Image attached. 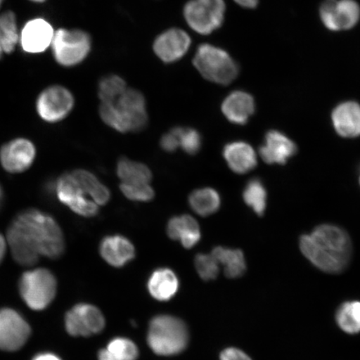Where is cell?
I'll return each instance as SVG.
<instances>
[{
  "label": "cell",
  "mask_w": 360,
  "mask_h": 360,
  "mask_svg": "<svg viewBox=\"0 0 360 360\" xmlns=\"http://www.w3.org/2000/svg\"><path fill=\"white\" fill-rule=\"evenodd\" d=\"M3 53H4L3 49L1 47V45H0V58H1Z\"/></svg>",
  "instance_id": "obj_44"
},
{
  "label": "cell",
  "mask_w": 360,
  "mask_h": 360,
  "mask_svg": "<svg viewBox=\"0 0 360 360\" xmlns=\"http://www.w3.org/2000/svg\"><path fill=\"white\" fill-rule=\"evenodd\" d=\"M221 110L223 114L231 123L244 125L255 114L254 98L244 91H235L224 98Z\"/></svg>",
  "instance_id": "obj_20"
},
{
  "label": "cell",
  "mask_w": 360,
  "mask_h": 360,
  "mask_svg": "<svg viewBox=\"0 0 360 360\" xmlns=\"http://www.w3.org/2000/svg\"><path fill=\"white\" fill-rule=\"evenodd\" d=\"M4 200V190L1 184H0V208H1L2 202Z\"/></svg>",
  "instance_id": "obj_42"
},
{
  "label": "cell",
  "mask_w": 360,
  "mask_h": 360,
  "mask_svg": "<svg viewBox=\"0 0 360 360\" xmlns=\"http://www.w3.org/2000/svg\"><path fill=\"white\" fill-rule=\"evenodd\" d=\"M245 204L253 210L255 214L262 216L266 209L267 191L259 179H251L248 182L243 193Z\"/></svg>",
  "instance_id": "obj_30"
},
{
  "label": "cell",
  "mask_w": 360,
  "mask_h": 360,
  "mask_svg": "<svg viewBox=\"0 0 360 360\" xmlns=\"http://www.w3.org/2000/svg\"><path fill=\"white\" fill-rule=\"evenodd\" d=\"M117 360H136L139 349L132 340L119 337L112 340L107 348Z\"/></svg>",
  "instance_id": "obj_33"
},
{
  "label": "cell",
  "mask_w": 360,
  "mask_h": 360,
  "mask_svg": "<svg viewBox=\"0 0 360 360\" xmlns=\"http://www.w3.org/2000/svg\"><path fill=\"white\" fill-rule=\"evenodd\" d=\"M30 335V326L19 312L11 308L0 309V349L19 350Z\"/></svg>",
  "instance_id": "obj_10"
},
{
  "label": "cell",
  "mask_w": 360,
  "mask_h": 360,
  "mask_svg": "<svg viewBox=\"0 0 360 360\" xmlns=\"http://www.w3.org/2000/svg\"><path fill=\"white\" fill-rule=\"evenodd\" d=\"M30 1H32L34 3H43L46 1V0H30Z\"/></svg>",
  "instance_id": "obj_43"
},
{
  "label": "cell",
  "mask_w": 360,
  "mask_h": 360,
  "mask_svg": "<svg viewBox=\"0 0 360 360\" xmlns=\"http://www.w3.org/2000/svg\"><path fill=\"white\" fill-rule=\"evenodd\" d=\"M148 345L161 356H172L186 349L188 328L181 319L171 315H158L148 326Z\"/></svg>",
  "instance_id": "obj_3"
},
{
  "label": "cell",
  "mask_w": 360,
  "mask_h": 360,
  "mask_svg": "<svg viewBox=\"0 0 360 360\" xmlns=\"http://www.w3.org/2000/svg\"><path fill=\"white\" fill-rule=\"evenodd\" d=\"M65 328L75 337H88L101 333L105 326V319L96 306L79 304L65 315Z\"/></svg>",
  "instance_id": "obj_11"
},
{
  "label": "cell",
  "mask_w": 360,
  "mask_h": 360,
  "mask_svg": "<svg viewBox=\"0 0 360 360\" xmlns=\"http://www.w3.org/2000/svg\"><path fill=\"white\" fill-rule=\"evenodd\" d=\"M300 248L310 263L321 271L338 274L348 268L353 246L348 233L333 224H322L300 237Z\"/></svg>",
  "instance_id": "obj_2"
},
{
  "label": "cell",
  "mask_w": 360,
  "mask_h": 360,
  "mask_svg": "<svg viewBox=\"0 0 360 360\" xmlns=\"http://www.w3.org/2000/svg\"><path fill=\"white\" fill-rule=\"evenodd\" d=\"M85 193H89L98 205H106L110 199L109 188L103 186L89 171L78 169L71 173Z\"/></svg>",
  "instance_id": "obj_27"
},
{
  "label": "cell",
  "mask_w": 360,
  "mask_h": 360,
  "mask_svg": "<svg viewBox=\"0 0 360 360\" xmlns=\"http://www.w3.org/2000/svg\"><path fill=\"white\" fill-rule=\"evenodd\" d=\"M75 106V98L69 89L60 85L49 86L36 101V110L45 122L57 123L65 120Z\"/></svg>",
  "instance_id": "obj_9"
},
{
  "label": "cell",
  "mask_w": 360,
  "mask_h": 360,
  "mask_svg": "<svg viewBox=\"0 0 360 360\" xmlns=\"http://www.w3.org/2000/svg\"><path fill=\"white\" fill-rule=\"evenodd\" d=\"M117 174L124 183L148 184L151 181L152 173L146 165L121 158L117 165Z\"/></svg>",
  "instance_id": "obj_26"
},
{
  "label": "cell",
  "mask_w": 360,
  "mask_h": 360,
  "mask_svg": "<svg viewBox=\"0 0 360 360\" xmlns=\"http://www.w3.org/2000/svg\"><path fill=\"white\" fill-rule=\"evenodd\" d=\"M7 243L6 238L0 233V264H1L4 255L6 254Z\"/></svg>",
  "instance_id": "obj_40"
},
{
  "label": "cell",
  "mask_w": 360,
  "mask_h": 360,
  "mask_svg": "<svg viewBox=\"0 0 360 360\" xmlns=\"http://www.w3.org/2000/svg\"><path fill=\"white\" fill-rule=\"evenodd\" d=\"M195 265L198 274L202 281H214L219 276V264L212 254H199L196 255Z\"/></svg>",
  "instance_id": "obj_34"
},
{
  "label": "cell",
  "mask_w": 360,
  "mask_h": 360,
  "mask_svg": "<svg viewBox=\"0 0 360 360\" xmlns=\"http://www.w3.org/2000/svg\"><path fill=\"white\" fill-rule=\"evenodd\" d=\"M338 326L349 335L360 333V302L349 301L340 306L336 312Z\"/></svg>",
  "instance_id": "obj_28"
},
{
  "label": "cell",
  "mask_w": 360,
  "mask_h": 360,
  "mask_svg": "<svg viewBox=\"0 0 360 360\" xmlns=\"http://www.w3.org/2000/svg\"><path fill=\"white\" fill-rule=\"evenodd\" d=\"M192 63L202 78L214 84H229L238 75V66L229 53L212 44H200Z\"/></svg>",
  "instance_id": "obj_4"
},
{
  "label": "cell",
  "mask_w": 360,
  "mask_h": 360,
  "mask_svg": "<svg viewBox=\"0 0 360 360\" xmlns=\"http://www.w3.org/2000/svg\"><path fill=\"white\" fill-rule=\"evenodd\" d=\"M178 138L179 146L188 155H195L199 153L202 146V138L195 129L174 127L171 129Z\"/></svg>",
  "instance_id": "obj_32"
},
{
  "label": "cell",
  "mask_w": 360,
  "mask_h": 360,
  "mask_svg": "<svg viewBox=\"0 0 360 360\" xmlns=\"http://www.w3.org/2000/svg\"><path fill=\"white\" fill-rule=\"evenodd\" d=\"M167 233L171 240L181 242L186 249H191L200 241L201 231L199 224L191 215L175 216L169 219Z\"/></svg>",
  "instance_id": "obj_22"
},
{
  "label": "cell",
  "mask_w": 360,
  "mask_h": 360,
  "mask_svg": "<svg viewBox=\"0 0 360 360\" xmlns=\"http://www.w3.org/2000/svg\"><path fill=\"white\" fill-rule=\"evenodd\" d=\"M32 360H62L60 357L58 356L56 354L53 353H39L36 354L35 356L32 359Z\"/></svg>",
  "instance_id": "obj_38"
},
{
  "label": "cell",
  "mask_w": 360,
  "mask_h": 360,
  "mask_svg": "<svg viewBox=\"0 0 360 360\" xmlns=\"http://www.w3.org/2000/svg\"><path fill=\"white\" fill-rule=\"evenodd\" d=\"M109 124L121 133L139 132L145 129L148 114L143 94L137 89H127L116 101H112Z\"/></svg>",
  "instance_id": "obj_5"
},
{
  "label": "cell",
  "mask_w": 360,
  "mask_h": 360,
  "mask_svg": "<svg viewBox=\"0 0 360 360\" xmlns=\"http://www.w3.org/2000/svg\"><path fill=\"white\" fill-rule=\"evenodd\" d=\"M179 146L178 138L172 131L164 135L160 141V146L166 152L173 153Z\"/></svg>",
  "instance_id": "obj_37"
},
{
  "label": "cell",
  "mask_w": 360,
  "mask_h": 360,
  "mask_svg": "<svg viewBox=\"0 0 360 360\" xmlns=\"http://www.w3.org/2000/svg\"><path fill=\"white\" fill-rule=\"evenodd\" d=\"M226 4L224 0H188L183 8L184 20L195 33L209 35L222 26Z\"/></svg>",
  "instance_id": "obj_8"
},
{
  "label": "cell",
  "mask_w": 360,
  "mask_h": 360,
  "mask_svg": "<svg viewBox=\"0 0 360 360\" xmlns=\"http://www.w3.org/2000/svg\"><path fill=\"white\" fill-rule=\"evenodd\" d=\"M220 360H252L244 351L235 347L227 348L220 354Z\"/></svg>",
  "instance_id": "obj_36"
},
{
  "label": "cell",
  "mask_w": 360,
  "mask_h": 360,
  "mask_svg": "<svg viewBox=\"0 0 360 360\" xmlns=\"http://www.w3.org/2000/svg\"><path fill=\"white\" fill-rule=\"evenodd\" d=\"M55 32L51 22L42 18L27 22L20 36L22 51L31 55L44 52L51 46Z\"/></svg>",
  "instance_id": "obj_16"
},
{
  "label": "cell",
  "mask_w": 360,
  "mask_h": 360,
  "mask_svg": "<svg viewBox=\"0 0 360 360\" xmlns=\"http://www.w3.org/2000/svg\"><path fill=\"white\" fill-rule=\"evenodd\" d=\"M55 191L58 200L69 207L75 213L84 217H94L98 214V206L85 198L86 193L80 187L73 174L68 173L58 178Z\"/></svg>",
  "instance_id": "obj_14"
},
{
  "label": "cell",
  "mask_w": 360,
  "mask_h": 360,
  "mask_svg": "<svg viewBox=\"0 0 360 360\" xmlns=\"http://www.w3.org/2000/svg\"><path fill=\"white\" fill-rule=\"evenodd\" d=\"M359 183H360V177H359Z\"/></svg>",
  "instance_id": "obj_46"
},
{
  "label": "cell",
  "mask_w": 360,
  "mask_h": 360,
  "mask_svg": "<svg viewBox=\"0 0 360 360\" xmlns=\"http://www.w3.org/2000/svg\"><path fill=\"white\" fill-rule=\"evenodd\" d=\"M4 0H0V7H1L2 4L4 3Z\"/></svg>",
  "instance_id": "obj_45"
},
{
  "label": "cell",
  "mask_w": 360,
  "mask_h": 360,
  "mask_svg": "<svg viewBox=\"0 0 360 360\" xmlns=\"http://www.w3.org/2000/svg\"><path fill=\"white\" fill-rule=\"evenodd\" d=\"M36 148L27 139H15L0 148V164L11 174H20L34 164Z\"/></svg>",
  "instance_id": "obj_15"
},
{
  "label": "cell",
  "mask_w": 360,
  "mask_h": 360,
  "mask_svg": "<svg viewBox=\"0 0 360 360\" xmlns=\"http://www.w3.org/2000/svg\"><path fill=\"white\" fill-rule=\"evenodd\" d=\"M191 43V37L186 30L174 27L157 36L153 51L165 64H174L186 56Z\"/></svg>",
  "instance_id": "obj_13"
},
{
  "label": "cell",
  "mask_w": 360,
  "mask_h": 360,
  "mask_svg": "<svg viewBox=\"0 0 360 360\" xmlns=\"http://www.w3.org/2000/svg\"><path fill=\"white\" fill-rule=\"evenodd\" d=\"M100 251L102 258L111 266H124L134 259L135 249L131 242L122 236H109L103 238Z\"/></svg>",
  "instance_id": "obj_18"
},
{
  "label": "cell",
  "mask_w": 360,
  "mask_h": 360,
  "mask_svg": "<svg viewBox=\"0 0 360 360\" xmlns=\"http://www.w3.org/2000/svg\"><path fill=\"white\" fill-rule=\"evenodd\" d=\"M120 191L129 200L139 202H148L155 197V192L148 184H120Z\"/></svg>",
  "instance_id": "obj_35"
},
{
  "label": "cell",
  "mask_w": 360,
  "mask_h": 360,
  "mask_svg": "<svg viewBox=\"0 0 360 360\" xmlns=\"http://www.w3.org/2000/svg\"><path fill=\"white\" fill-rule=\"evenodd\" d=\"M22 300L31 309L40 311L53 302L57 292V281L51 271L44 268L28 270L20 280Z\"/></svg>",
  "instance_id": "obj_7"
},
{
  "label": "cell",
  "mask_w": 360,
  "mask_h": 360,
  "mask_svg": "<svg viewBox=\"0 0 360 360\" xmlns=\"http://www.w3.org/2000/svg\"><path fill=\"white\" fill-rule=\"evenodd\" d=\"M235 1L244 8H254L258 6L259 0H235Z\"/></svg>",
  "instance_id": "obj_39"
},
{
  "label": "cell",
  "mask_w": 360,
  "mask_h": 360,
  "mask_svg": "<svg viewBox=\"0 0 360 360\" xmlns=\"http://www.w3.org/2000/svg\"><path fill=\"white\" fill-rule=\"evenodd\" d=\"M188 204L196 214L206 217L217 212L221 205V199L214 188H202L191 193L188 197Z\"/></svg>",
  "instance_id": "obj_25"
},
{
  "label": "cell",
  "mask_w": 360,
  "mask_h": 360,
  "mask_svg": "<svg viewBox=\"0 0 360 360\" xmlns=\"http://www.w3.org/2000/svg\"><path fill=\"white\" fill-rule=\"evenodd\" d=\"M127 89V84L122 77L117 75H110L101 79L98 94L101 102H112L116 101Z\"/></svg>",
  "instance_id": "obj_31"
},
{
  "label": "cell",
  "mask_w": 360,
  "mask_h": 360,
  "mask_svg": "<svg viewBox=\"0 0 360 360\" xmlns=\"http://www.w3.org/2000/svg\"><path fill=\"white\" fill-rule=\"evenodd\" d=\"M332 122L340 136H360V105L354 101L340 103L332 112Z\"/></svg>",
  "instance_id": "obj_19"
},
{
  "label": "cell",
  "mask_w": 360,
  "mask_h": 360,
  "mask_svg": "<svg viewBox=\"0 0 360 360\" xmlns=\"http://www.w3.org/2000/svg\"><path fill=\"white\" fill-rule=\"evenodd\" d=\"M297 153L295 142L277 130H270L265 135L264 145L259 148V155L269 165H285Z\"/></svg>",
  "instance_id": "obj_17"
},
{
  "label": "cell",
  "mask_w": 360,
  "mask_h": 360,
  "mask_svg": "<svg viewBox=\"0 0 360 360\" xmlns=\"http://www.w3.org/2000/svg\"><path fill=\"white\" fill-rule=\"evenodd\" d=\"M15 13L7 11L0 15V45L4 53H11L19 41Z\"/></svg>",
  "instance_id": "obj_29"
},
{
  "label": "cell",
  "mask_w": 360,
  "mask_h": 360,
  "mask_svg": "<svg viewBox=\"0 0 360 360\" xmlns=\"http://www.w3.org/2000/svg\"><path fill=\"white\" fill-rule=\"evenodd\" d=\"M7 240L13 259L22 266H33L39 256L60 258L65 249V237L56 220L35 209L22 211L13 219Z\"/></svg>",
  "instance_id": "obj_1"
},
{
  "label": "cell",
  "mask_w": 360,
  "mask_h": 360,
  "mask_svg": "<svg viewBox=\"0 0 360 360\" xmlns=\"http://www.w3.org/2000/svg\"><path fill=\"white\" fill-rule=\"evenodd\" d=\"M51 49L58 65L70 68L83 63L92 49V39L86 31L60 29L53 35Z\"/></svg>",
  "instance_id": "obj_6"
},
{
  "label": "cell",
  "mask_w": 360,
  "mask_h": 360,
  "mask_svg": "<svg viewBox=\"0 0 360 360\" xmlns=\"http://www.w3.org/2000/svg\"><path fill=\"white\" fill-rule=\"evenodd\" d=\"M179 286V278L172 269L161 268L151 274L148 281V290L153 298L168 301L176 295Z\"/></svg>",
  "instance_id": "obj_23"
},
{
  "label": "cell",
  "mask_w": 360,
  "mask_h": 360,
  "mask_svg": "<svg viewBox=\"0 0 360 360\" xmlns=\"http://www.w3.org/2000/svg\"><path fill=\"white\" fill-rule=\"evenodd\" d=\"M98 360H117L109 350L103 349L98 352Z\"/></svg>",
  "instance_id": "obj_41"
},
{
  "label": "cell",
  "mask_w": 360,
  "mask_h": 360,
  "mask_svg": "<svg viewBox=\"0 0 360 360\" xmlns=\"http://www.w3.org/2000/svg\"><path fill=\"white\" fill-rule=\"evenodd\" d=\"M321 18L330 30H350L360 19V7L354 0H326L321 7Z\"/></svg>",
  "instance_id": "obj_12"
},
{
  "label": "cell",
  "mask_w": 360,
  "mask_h": 360,
  "mask_svg": "<svg viewBox=\"0 0 360 360\" xmlns=\"http://www.w3.org/2000/svg\"><path fill=\"white\" fill-rule=\"evenodd\" d=\"M225 161L233 172L244 174L257 165V156L249 143L236 141L228 143L223 150Z\"/></svg>",
  "instance_id": "obj_21"
},
{
  "label": "cell",
  "mask_w": 360,
  "mask_h": 360,
  "mask_svg": "<svg viewBox=\"0 0 360 360\" xmlns=\"http://www.w3.org/2000/svg\"><path fill=\"white\" fill-rule=\"evenodd\" d=\"M212 255L219 264L223 265L224 276L229 278H240L246 272L247 265L244 253L240 250L215 247Z\"/></svg>",
  "instance_id": "obj_24"
}]
</instances>
